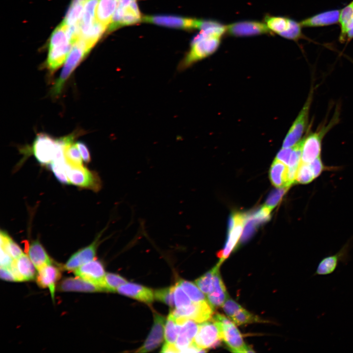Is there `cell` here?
Wrapping results in <instances>:
<instances>
[{
	"label": "cell",
	"mask_w": 353,
	"mask_h": 353,
	"mask_svg": "<svg viewBox=\"0 0 353 353\" xmlns=\"http://www.w3.org/2000/svg\"><path fill=\"white\" fill-rule=\"evenodd\" d=\"M74 44L67 25L62 22L54 29L50 40L47 65L50 71L65 63Z\"/></svg>",
	"instance_id": "6da1fadb"
},
{
	"label": "cell",
	"mask_w": 353,
	"mask_h": 353,
	"mask_svg": "<svg viewBox=\"0 0 353 353\" xmlns=\"http://www.w3.org/2000/svg\"><path fill=\"white\" fill-rule=\"evenodd\" d=\"M217 325L221 339L233 353L253 352L247 346L235 324L225 316L216 313L211 318Z\"/></svg>",
	"instance_id": "7a4b0ae2"
},
{
	"label": "cell",
	"mask_w": 353,
	"mask_h": 353,
	"mask_svg": "<svg viewBox=\"0 0 353 353\" xmlns=\"http://www.w3.org/2000/svg\"><path fill=\"white\" fill-rule=\"evenodd\" d=\"M91 49L79 37L74 43L60 76L53 85L52 89L53 94L56 95L60 93L66 81Z\"/></svg>",
	"instance_id": "3957f363"
},
{
	"label": "cell",
	"mask_w": 353,
	"mask_h": 353,
	"mask_svg": "<svg viewBox=\"0 0 353 353\" xmlns=\"http://www.w3.org/2000/svg\"><path fill=\"white\" fill-rule=\"evenodd\" d=\"M221 38L209 36L192 42L189 51L178 65V70L183 71L214 53L220 45Z\"/></svg>",
	"instance_id": "277c9868"
},
{
	"label": "cell",
	"mask_w": 353,
	"mask_h": 353,
	"mask_svg": "<svg viewBox=\"0 0 353 353\" xmlns=\"http://www.w3.org/2000/svg\"><path fill=\"white\" fill-rule=\"evenodd\" d=\"M214 309L207 301L192 302L190 305L176 308L171 312L178 325L182 324L185 320L190 319L197 323H202L211 319L213 315Z\"/></svg>",
	"instance_id": "5b68a950"
},
{
	"label": "cell",
	"mask_w": 353,
	"mask_h": 353,
	"mask_svg": "<svg viewBox=\"0 0 353 353\" xmlns=\"http://www.w3.org/2000/svg\"><path fill=\"white\" fill-rule=\"evenodd\" d=\"M66 172L70 183L95 192L101 188V180L98 174L83 165L72 166L67 163Z\"/></svg>",
	"instance_id": "8992f818"
},
{
	"label": "cell",
	"mask_w": 353,
	"mask_h": 353,
	"mask_svg": "<svg viewBox=\"0 0 353 353\" xmlns=\"http://www.w3.org/2000/svg\"><path fill=\"white\" fill-rule=\"evenodd\" d=\"M312 97L313 90H311L303 108L287 132L283 140L282 148L293 147L301 141V138L307 126Z\"/></svg>",
	"instance_id": "52a82bcc"
},
{
	"label": "cell",
	"mask_w": 353,
	"mask_h": 353,
	"mask_svg": "<svg viewBox=\"0 0 353 353\" xmlns=\"http://www.w3.org/2000/svg\"><path fill=\"white\" fill-rule=\"evenodd\" d=\"M220 331L216 324L212 321H206L199 325L198 332L192 344L202 351L215 348L222 341Z\"/></svg>",
	"instance_id": "ba28073f"
},
{
	"label": "cell",
	"mask_w": 353,
	"mask_h": 353,
	"mask_svg": "<svg viewBox=\"0 0 353 353\" xmlns=\"http://www.w3.org/2000/svg\"><path fill=\"white\" fill-rule=\"evenodd\" d=\"M142 20L136 0H133L128 5H117L108 26V31H112L124 25L138 23Z\"/></svg>",
	"instance_id": "9c48e42d"
},
{
	"label": "cell",
	"mask_w": 353,
	"mask_h": 353,
	"mask_svg": "<svg viewBox=\"0 0 353 353\" xmlns=\"http://www.w3.org/2000/svg\"><path fill=\"white\" fill-rule=\"evenodd\" d=\"M57 148V139L45 133H39L36 137L32 146V152L41 164L47 165L54 159Z\"/></svg>",
	"instance_id": "30bf717a"
},
{
	"label": "cell",
	"mask_w": 353,
	"mask_h": 353,
	"mask_svg": "<svg viewBox=\"0 0 353 353\" xmlns=\"http://www.w3.org/2000/svg\"><path fill=\"white\" fill-rule=\"evenodd\" d=\"M331 126L328 125L318 131L310 133L301 140L302 162L309 163L320 156L322 138Z\"/></svg>",
	"instance_id": "8fae6325"
},
{
	"label": "cell",
	"mask_w": 353,
	"mask_h": 353,
	"mask_svg": "<svg viewBox=\"0 0 353 353\" xmlns=\"http://www.w3.org/2000/svg\"><path fill=\"white\" fill-rule=\"evenodd\" d=\"M226 26V33L234 37H248L273 34L265 23L257 21H239Z\"/></svg>",
	"instance_id": "7c38bea8"
},
{
	"label": "cell",
	"mask_w": 353,
	"mask_h": 353,
	"mask_svg": "<svg viewBox=\"0 0 353 353\" xmlns=\"http://www.w3.org/2000/svg\"><path fill=\"white\" fill-rule=\"evenodd\" d=\"M349 244L345 245L333 255L326 256L319 262L313 276H326L332 274L340 263L347 264L349 260Z\"/></svg>",
	"instance_id": "4fadbf2b"
},
{
	"label": "cell",
	"mask_w": 353,
	"mask_h": 353,
	"mask_svg": "<svg viewBox=\"0 0 353 353\" xmlns=\"http://www.w3.org/2000/svg\"><path fill=\"white\" fill-rule=\"evenodd\" d=\"M142 20L166 27L188 29L197 28L198 22L197 19L171 15L147 16Z\"/></svg>",
	"instance_id": "5bb4252c"
},
{
	"label": "cell",
	"mask_w": 353,
	"mask_h": 353,
	"mask_svg": "<svg viewBox=\"0 0 353 353\" xmlns=\"http://www.w3.org/2000/svg\"><path fill=\"white\" fill-rule=\"evenodd\" d=\"M74 273L76 276L100 286L106 292L104 285L106 273L102 264L99 260L94 259L83 265L75 270Z\"/></svg>",
	"instance_id": "9a60e30c"
},
{
	"label": "cell",
	"mask_w": 353,
	"mask_h": 353,
	"mask_svg": "<svg viewBox=\"0 0 353 353\" xmlns=\"http://www.w3.org/2000/svg\"><path fill=\"white\" fill-rule=\"evenodd\" d=\"M235 219V224L233 228L228 231L227 242L224 249L217 253L220 260L218 264L222 263L229 256L236 247L241 236L246 221V214L236 212L233 213Z\"/></svg>",
	"instance_id": "2e32d148"
},
{
	"label": "cell",
	"mask_w": 353,
	"mask_h": 353,
	"mask_svg": "<svg viewBox=\"0 0 353 353\" xmlns=\"http://www.w3.org/2000/svg\"><path fill=\"white\" fill-rule=\"evenodd\" d=\"M153 325L147 338L143 345L135 352L147 353L158 348L163 340L165 318L157 313L154 314Z\"/></svg>",
	"instance_id": "e0dca14e"
},
{
	"label": "cell",
	"mask_w": 353,
	"mask_h": 353,
	"mask_svg": "<svg viewBox=\"0 0 353 353\" xmlns=\"http://www.w3.org/2000/svg\"><path fill=\"white\" fill-rule=\"evenodd\" d=\"M100 236L90 245L74 253L64 266L67 271H75L83 265L95 259Z\"/></svg>",
	"instance_id": "ac0fdd59"
},
{
	"label": "cell",
	"mask_w": 353,
	"mask_h": 353,
	"mask_svg": "<svg viewBox=\"0 0 353 353\" xmlns=\"http://www.w3.org/2000/svg\"><path fill=\"white\" fill-rule=\"evenodd\" d=\"M37 271L36 280L38 285L42 288H48L52 299L54 300L56 284L61 277L60 270L51 263Z\"/></svg>",
	"instance_id": "d6986e66"
},
{
	"label": "cell",
	"mask_w": 353,
	"mask_h": 353,
	"mask_svg": "<svg viewBox=\"0 0 353 353\" xmlns=\"http://www.w3.org/2000/svg\"><path fill=\"white\" fill-rule=\"evenodd\" d=\"M220 265L217 263L214 266L213 288L206 297L208 303L214 309L222 306L228 298L226 287L220 275L219 271Z\"/></svg>",
	"instance_id": "ffe728a7"
},
{
	"label": "cell",
	"mask_w": 353,
	"mask_h": 353,
	"mask_svg": "<svg viewBox=\"0 0 353 353\" xmlns=\"http://www.w3.org/2000/svg\"><path fill=\"white\" fill-rule=\"evenodd\" d=\"M117 292L145 303H151L154 299V293L149 288L130 282L119 286Z\"/></svg>",
	"instance_id": "44dd1931"
},
{
	"label": "cell",
	"mask_w": 353,
	"mask_h": 353,
	"mask_svg": "<svg viewBox=\"0 0 353 353\" xmlns=\"http://www.w3.org/2000/svg\"><path fill=\"white\" fill-rule=\"evenodd\" d=\"M59 289L63 292H104L100 286L78 277L64 279L60 282Z\"/></svg>",
	"instance_id": "7402d4cb"
},
{
	"label": "cell",
	"mask_w": 353,
	"mask_h": 353,
	"mask_svg": "<svg viewBox=\"0 0 353 353\" xmlns=\"http://www.w3.org/2000/svg\"><path fill=\"white\" fill-rule=\"evenodd\" d=\"M340 10L325 11L306 18L300 22L302 27H319L329 25L339 22Z\"/></svg>",
	"instance_id": "603a6c76"
},
{
	"label": "cell",
	"mask_w": 353,
	"mask_h": 353,
	"mask_svg": "<svg viewBox=\"0 0 353 353\" xmlns=\"http://www.w3.org/2000/svg\"><path fill=\"white\" fill-rule=\"evenodd\" d=\"M27 255L37 271L52 263L50 256L38 240L34 241L28 246Z\"/></svg>",
	"instance_id": "cb8c5ba5"
},
{
	"label": "cell",
	"mask_w": 353,
	"mask_h": 353,
	"mask_svg": "<svg viewBox=\"0 0 353 353\" xmlns=\"http://www.w3.org/2000/svg\"><path fill=\"white\" fill-rule=\"evenodd\" d=\"M13 265L23 281L36 278L37 269L28 255L24 253L14 260Z\"/></svg>",
	"instance_id": "d4e9b609"
},
{
	"label": "cell",
	"mask_w": 353,
	"mask_h": 353,
	"mask_svg": "<svg viewBox=\"0 0 353 353\" xmlns=\"http://www.w3.org/2000/svg\"><path fill=\"white\" fill-rule=\"evenodd\" d=\"M118 0H99L96 13V19L108 27L117 5Z\"/></svg>",
	"instance_id": "484cf974"
},
{
	"label": "cell",
	"mask_w": 353,
	"mask_h": 353,
	"mask_svg": "<svg viewBox=\"0 0 353 353\" xmlns=\"http://www.w3.org/2000/svg\"><path fill=\"white\" fill-rule=\"evenodd\" d=\"M288 167L276 158L272 163L269 177L272 184L277 188L288 186L286 181V173Z\"/></svg>",
	"instance_id": "4316f807"
},
{
	"label": "cell",
	"mask_w": 353,
	"mask_h": 353,
	"mask_svg": "<svg viewBox=\"0 0 353 353\" xmlns=\"http://www.w3.org/2000/svg\"><path fill=\"white\" fill-rule=\"evenodd\" d=\"M86 0H72L63 21L68 26L80 25L84 4Z\"/></svg>",
	"instance_id": "83f0119b"
},
{
	"label": "cell",
	"mask_w": 353,
	"mask_h": 353,
	"mask_svg": "<svg viewBox=\"0 0 353 353\" xmlns=\"http://www.w3.org/2000/svg\"><path fill=\"white\" fill-rule=\"evenodd\" d=\"M99 0H86L80 22V34L84 33L96 21L97 7Z\"/></svg>",
	"instance_id": "f1b7e54d"
},
{
	"label": "cell",
	"mask_w": 353,
	"mask_h": 353,
	"mask_svg": "<svg viewBox=\"0 0 353 353\" xmlns=\"http://www.w3.org/2000/svg\"><path fill=\"white\" fill-rule=\"evenodd\" d=\"M339 23L341 27L339 39L343 42L348 32L353 28V0L341 10Z\"/></svg>",
	"instance_id": "f546056e"
},
{
	"label": "cell",
	"mask_w": 353,
	"mask_h": 353,
	"mask_svg": "<svg viewBox=\"0 0 353 353\" xmlns=\"http://www.w3.org/2000/svg\"><path fill=\"white\" fill-rule=\"evenodd\" d=\"M107 27V26L96 19L86 32L81 34L79 37L92 48L101 37Z\"/></svg>",
	"instance_id": "4dcf8cb0"
},
{
	"label": "cell",
	"mask_w": 353,
	"mask_h": 353,
	"mask_svg": "<svg viewBox=\"0 0 353 353\" xmlns=\"http://www.w3.org/2000/svg\"><path fill=\"white\" fill-rule=\"evenodd\" d=\"M290 20L291 19L286 17L266 15L264 21L272 33L278 34L288 28Z\"/></svg>",
	"instance_id": "1f68e13d"
},
{
	"label": "cell",
	"mask_w": 353,
	"mask_h": 353,
	"mask_svg": "<svg viewBox=\"0 0 353 353\" xmlns=\"http://www.w3.org/2000/svg\"><path fill=\"white\" fill-rule=\"evenodd\" d=\"M193 302L207 301L204 293L196 284L183 279L177 282Z\"/></svg>",
	"instance_id": "d6a6232c"
},
{
	"label": "cell",
	"mask_w": 353,
	"mask_h": 353,
	"mask_svg": "<svg viewBox=\"0 0 353 353\" xmlns=\"http://www.w3.org/2000/svg\"><path fill=\"white\" fill-rule=\"evenodd\" d=\"M0 248L5 250L14 259L24 254L20 247L8 234L4 231H0Z\"/></svg>",
	"instance_id": "836d02e7"
},
{
	"label": "cell",
	"mask_w": 353,
	"mask_h": 353,
	"mask_svg": "<svg viewBox=\"0 0 353 353\" xmlns=\"http://www.w3.org/2000/svg\"><path fill=\"white\" fill-rule=\"evenodd\" d=\"M64 156L66 162L72 166L82 165V159L79 151L73 141L69 143L65 147Z\"/></svg>",
	"instance_id": "e575fe53"
},
{
	"label": "cell",
	"mask_w": 353,
	"mask_h": 353,
	"mask_svg": "<svg viewBox=\"0 0 353 353\" xmlns=\"http://www.w3.org/2000/svg\"><path fill=\"white\" fill-rule=\"evenodd\" d=\"M178 334V325L171 313L169 314L164 327V337L167 343L175 344Z\"/></svg>",
	"instance_id": "d590c367"
},
{
	"label": "cell",
	"mask_w": 353,
	"mask_h": 353,
	"mask_svg": "<svg viewBox=\"0 0 353 353\" xmlns=\"http://www.w3.org/2000/svg\"><path fill=\"white\" fill-rule=\"evenodd\" d=\"M315 178L309 164L301 161L298 167L296 176V183L306 184Z\"/></svg>",
	"instance_id": "8d00e7d4"
},
{
	"label": "cell",
	"mask_w": 353,
	"mask_h": 353,
	"mask_svg": "<svg viewBox=\"0 0 353 353\" xmlns=\"http://www.w3.org/2000/svg\"><path fill=\"white\" fill-rule=\"evenodd\" d=\"M230 319L236 325L238 326L263 321L258 317L250 313L243 307L239 310Z\"/></svg>",
	"instance_id": "74e56055"
},
{
	"label": "cell",
	"mask_w": 353,
	"mask_h": 353,
	"mask_svg": "<svg viewBox=\"0 0 353 353\" xmlns=\"http://www.w3.org/2000/svg\"><path fill=\"white\" fill-rule=\"evenodd\" d=\"M127 280L121 276L113 273H106L104 285L106 292H115L121 285L127 283Z\"/></svg>",
	"instance_id": "f35d334b"
},
{
	"label": "cell",
	"mask_w": 353,
	"mask_h": 353,
	"mask_svg": "<svg viewBox=\"0 0 353 353\" xmlns=\"http://www.w3.org/2000/svg\"><path fill=\"white\" fill-rule=\"evenodd\" d=\"M154 298L156 300L173 307L175 305L174 286L156 290L154 292Z\"/></svg>",
	"instance_id": "ab89813d"
},
{
	"label": "cell",
	"mask_w": 353,
	"mask_h": 353,
	"mask_svg": "<svg viewBox=\"0 0 353 353\" xmlns=\"http://www.w3.org/2000/svg\"><path fill=\"white\" fill-rule=\"evenodd\" d=\"M67 163L66 160L53 161L50 163V169L56 178L63 184H69L66 168Z\"/></svg>",
	"instance_id": "60d3db41"
},
{
	"label": "cell",
	"mask_w": 353,
	"mask_h": 353,
	"mask_svg": "<svg viewBox=\"0 0 353 353\" xmlns=\"http://www.w3.org/2000/svg\"><path fill=\"white\" fill-rule=\"evenodd\" d=\"M214 267L195 280V284L205 295L212 290Z\"/></svg>",
	"instance_id": "b9f144b4"
},
{
	"label": "cell",
	"mask_w": 353,
	"mask_h": 353,
	"mask_svg": "<svg viewBox=\"0 0 353 353\" xmlns=\"http://www.w3.org/2000/svg\"><path fill=\"white\" fill-rule=\"evenodd\" d=\"M302 27L300 23L291 19L288 28L278 35L287 39L297 41L303 37Z\"/></svg>",
	"instance_id": "7bdbcfd3"
},
{
	"label": "cell",
	"mask_w": 353,
	"mask_h": 353,
	"mask_svg": "<svg viewBox=\"0 0 353 353\" xmlns=\"http://www.w3.org/2000/svg\"><path fill=\"white\" fill-rule=\"evenodd\" d=\"M289 188L284 186L273 190L268 195L265 205L272 210L280 202Z\"/></svg>",
	"instance_id": "ee69618b"
},
{
	"label": "cell",
	"mask_w": 353,
	"mask_h": 353,
	"mask_svg": "<svg viewBox=\"0 0 353 353\" xmlns=\"http://www.w3.org/2000/svg\"><path fill=\"white\" fill-rule=\"evenodd\" d=\"M174 299L176 308L184 307L192 303L178 282L174 285Z\"/></svg>",
	"instance_id": "f6af8a7d"
},
{
	"label": "cell",
	"mask_w": 353,
	"mask_h": 353,
	"mask_svg": "<svg viewBox=\"0 0 353 353\" xmlns=\"http://www.w3.org/2000/svg\"><path fill=\"white\" fill-rule=\"evenodd\" d=\"M271 211L272 209L264 205L254 211L247 214L259 226L270 219Z\"/></svg>",
	"instance_id": "bcb514c9"
},
{
	"label": "cell",
	"mask_w": 353,
	"mask_h": 353,
	"mask_svg": "<svg viewBox=\"0 0 353 353\" xmlns=\"http://www.w3.org/2000/svg\"><path fill=\"white\" fill-rule=\"evenodd\" d=\"M225 313L230 318L242 307L232 299L228 298L222 305Z\"/></svg>",
	"instance_id": "7dc6e473"
},
{
	"label": "cell",
	"mask_w": 353,
	"mask_h": 353,
	"mask_svg": "<svg viewBox=\"0 0 353 353\" xmlns=\"http://www.w3.org/2000/svg\"><path fill=\"white\" fill-rule=\"evenodd\" d=\"M293 147L281 149L276 156V159L288 166L291 157Z\"/></svg>",
	"instance_id": "c3c4849f"
},
{
	"label": "cell",
	"mask_w": 353,
	"mask_h": 353,
	"mask_svg": "<svg viewBox=\"0 0 353 353\" xmlns=\"http://www.w3.org/2000/svg\"><path fill=\"white\" fill-rule=\"evenodd\" d=\"M309 164L315 178L318 177L321 174L324 168L320 156Z\"/></svg>",
	"instance_id": "681fc988"
},
{
	"label": "cell",
	"mask_w": 353,
	"mask_h": 353,
	"mask_svg": "<svg viewBox=\"0 0 353 353\" xmlns=\"http://www.w3.org/2000/svg\"><path fill=\"white\" fill-rule=\"evenodd\" d=\"M14 260L5 250L0 248V267L10 268Z\"/></svg>",
	"instance_id": "f907efd6"
},
{
	"label": "cell",
	"mask_w": 353,
	"mask_h": 353,
	"mask_svg": "<svg viewBox=\"0 0 353 353\" xmlns=\"http://www.w3.org/2000/svg\"><path fill=\"white\" fill-rule=\"evenodd\" d=\"M76 145L79 151L83 161L86 163H88L91 160V157L89 150L84 143L82 142H77Z\"/></svg>",
	"instance_id": "816d5d0a"
},
{
	"label": "cell",
	"mask_w": 353,
	"mask_h": 353,
	"mask_svg": "<svg viewBox=\"0 0 353 353\" xmlns=\"http://www.w3.org/2000/svg\"><path fill=\"white\" fill-rule=\"evenodd\" d=\"M0 278L4 280L17 282L13 273L9 268L0 267Z\"/></svg>",
	"instance_id": "f5cc1de1"
},
{
	"label": "cell",
	"mask_w": 353,
	"mask_h": 353,
	"mask_svg": "<svg viewBox=\"0 0 353 353\" xmlns=\"http://www.w3.org/2000/svg\"><path fill=\"white\" fill-rule=\"evenodd\" d=\"M162 353H179L175 344L166 343L161 351Z\"/></svg>",
	"instance_id": "db71d44e"
}]
</instances>
